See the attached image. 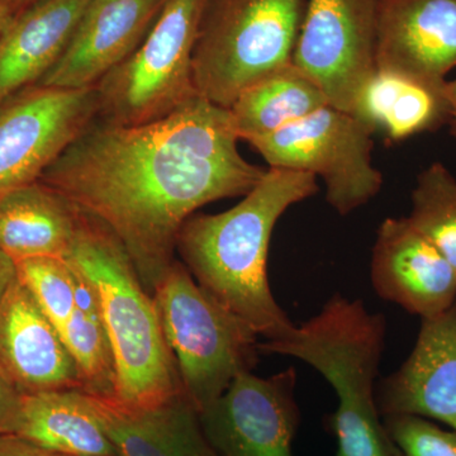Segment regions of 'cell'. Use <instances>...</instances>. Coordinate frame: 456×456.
I'll return each instance as SVG.
<instances>
[{
    "label": "cell",
    "mask_w": 456,
    "mask_h": 456,
    "mask_svg": "<svg viewBox=\"0 0 456 456\" xmlns=\"http://www.w3.org/2000/svg\"><path fill=\"white\" fill-rule=\"evenodd\" d=\"M73 269L75 307L60 336L79 371L82 391L95 397L112 398L116 382L112 346L97 294L89 281L74 266Z\"/></svg>",
    "instance_id": "23"
},
{
    "label": "cell",
    "mask_w": 456,
    "mask_h": 456,
    "mask_svg": "<svg viewBox=\"0 0 456 456\" xmlns=\"http://www.w3.org/2000/svg\"><path fill=\"white\" fill-rule=\"evenodd\" d=\"M370 279L380 298L422 318L456 301V270L408 218H387L377 231Z\"/></svg>",
    "instance_id": "12"
},
{
    "label": "cell",
    "mask_w": 456,
    "mask_h": 456,
    "mask_svg": "<svg viewBox=\"0 0 456 456\" xmlns=\"http://www.w3.org/2000/svg\"><path fill=\"white\" fill-rule=\"evenodd\" d=\"M90 398L118 456H217L184 395L146 410L112 398Z\"/></svg>",
    "instance_id": "18"
},
{
    "label": "cell",
    "mask_w": 456,
    "mask_h": 456,
    "mask_svg": "<svg viewBox=\"0 0 456 456\" xmlns=\"http://www.w3.org/2000/svg\"><path fill=\"white\" fill-rule=\"evenodd\" d=\"M377 70L432 83L456 68V0H378Z\"/></svg>",
    "instance_id": "15"
},
{
    "label": "cell",
    "mask_w": 456,
    "mask_h": 456,
    "mask_svg": "<svg viewBox=\"0 0 456 456\" xmlns=\"http://www.w3.org/2000/svg\"><path fill=\"white\" fill-rule=\"evenodd\" d=\"M0 456H65L36 445L16 435L0 436Z\"/></svg>",
    "instance_id": "28"
},
{
    "label": "cell",
    "mask_w": 456,
    "mask_h": 456,
    "mask_svg": "<svg viewBox=\"0 0 456 456\" xmlns=\"http://www.w3.org/2000/svg\"><path fill=\"white\" fill-rule=\"evenodd\" d=\"M378 0H307L293 64L350 113L377 70Z\"/></svg>",
    "instance_id": "10"
},
{
    "label": "cell",
    "mask_w": 456,
    "mask_h": 456,
    "mask_svg": "<svg viewBox=\"0 0 456 456\" xmlns=\"http://www.w3.org/2000/svg\"><path fill=\"white\" fill-rule=\"evenodd\" d=\"M380 416L436 419L456 432V301L448 311L422 318L408 358L377 384Z\"/></svg>",
    "instance_id": "14"
},
{
    "label": "cell",
    "mask_w": 456,
    "mask_h": 456,
    "mask_svg": "<svg viewBox=\"0 0 456 456\" xmlns=\"http://www.w3.org/2000/svg\"><path fill=\"white\" fill-rule=\"evenodd\" d=\"M83 220L75 204L38 180L0 197V250L16 263L64 259Z\"/></svg>",
    "instance_id": "19"
},
{
    "label": "cell",
    "mask_w": 456,
    "mask_h": 456,
    "mask_svg": "<svg viewBox=\"0 0 456 456\" xmlns=\"http://www.w3.org/2000/svg\"><path fill=\"white\" fill-rule=\"evenodd\" d=\"M446 93H448L450 103L449 130L452 136L456 137V77L455 79L448 80Z\"/></svg>",
    "instance_id": "30"
},
{
    "label": "cell",
    "mask_w": 456,
    "mask_h": 456,
    "mask_svg": "<svg viewBox=\"0 0 456 456\" xmlns=\"http://www.w3.org/2000/svg\"><path fill=\"white\" fill-rule=\"evenodd\" d=\"M248 143L270 167L322 178L327 203L338 215L365 206L382 189V173L371 163L373 134L353 114L331 104Z\"/></svg>",
    "instance_id": "8"
},
{
    "label": "cell",
    "mask_w": 456,
    "mask_h": 456,
    "mask_svg": "<svg viewBox=\"0 0 456 456\" xmlns=\"http://www.w3.org/2000/svg\"><path fill=\"white\" fill-rule=\"evenodd\" d=\"M307 0H208L193 55L197 94L230 108L292 64Z\"/></svg>",
    "instance_id": "6"
},
{
    "label": "cell",
    "mask_w": 456,
    "mask_h": 456,
    "mask_svg": "<svg viewBox=\"0 0 456 456\" xmlns=\"http://www.w3.org/2000/svg\"><path fill=\"white\" fill-rule=\"evenodd\" d=\"M317 191L314 174L269 167L235 207L193 215L180 231L176 251L191 277L264 341L278 340L294 329L270 289L273 231L289 207Z\"/></svg>",
    "instance_id": "2"
},
{
    "label": "cell",
    "mask_w": 456,
    "mask_h": 456,
    "mask_svg": "<svg viewBox=\"0 0 456 456\" xmlns=\"http://www.w3.org/2000/svg\"><path fill=\"white\" fill-rule=\"evenodd\" d=\"M8 5H11L17 13H20L23 9L28 8L29 5L35 4L38 0H4Z\"/></svg>",
    "instance_id": "32"
},
{
    "label": "cell",
    "mask_w": 456,
    "mask_h": 456,
    "mask_svg": "<svg viewBox=\"0 0 456 456\" xmlns=\"http://www.w3.org/2000/svg\"><path fill=\"white\" fill-rule=\"evenodd\" d=\"M207 2L164 0L140 46L95 86L101 121H159L197 97L193 55Z\"/></svg>",
    "instance_id": "7"
},
{
    "label": "cell",
    "mask_w": 456,
    "mask_h": 456,
    "mask_svg": "<svg viewBox=\"0 0 456 456\" xmlns=\"http://www.w3.org/2000/svg\"><path fill=\"white\" fill-rule=\"evenodd\" d=\"M90 0H38L0 37V108L41 82L64 53Z\"/></svg>",
    "instance_id": "17"
},
{
    "label": "cell",
    "mask_w": 456,
    "mask_h": 456,
    "mask_svg": "<svg viewBox=\"0 0 456 456\" xmlns=\"http://www.w3.org/2000/svg\"><path fill=\"white\" fill-rule=\"evenodd\" d=\"M18 279L16 261L0 250V307Z\"/></svg>",
    "instance_id": "29"
},
{
    "label": "cell",
    "mask_w": 456,
    "mask_h": 456,
    "mask_svg": "<svg viewBox=\"0 0 456 456\" xmlns=\"http://www.w3.org/2000/svg\"><path fill=\"white\" fill-rule=\"evenodd\" d=\"M164 0H90L64 53L37 84L94 88L140 46Z\"/></svg>",
    "instance_id": "13"
},
{
    "label": "cell",
    "mask_w": 456,
    "mask_h": 456,
    "mask_svg": "<svg viewBox=\"0 0 456 456\" xmlns=\"http://www.w3.org/2000/svg\"><path fill=\"white\" fill-rule=\"evenodd\" d=\"M0 374L20 395L83 388L60 332L20 279L0 307Z\"/></svg>",
    "instance_id": "16"
},
{
    "label": "cell",
    "mask_w": 456,
    "mask_h": 456,
    "mask_svg": "<svg viewBox=\"0 0 456 456\" xmlns=\"http://www.w3.org/2000/svg\"><path fill=\"white\" fill-rule=\"evenodd\" d=\"M65 456H118L86 392L22 395L14 434Z\"/></svg>",
    "instance_id": "21"
},
{
    "label": "cell",
    "mask_w": 456,
    "mask_h": 456,
    "mask_svg": "<svg viewBox=\"0 0 456 456\" xmlns=\"http://www.w3.org/2000/svg\"><path fill=\"white\" fill-rule=\"evenodd\" d=\"M408 221L439 248L456 270V178L443 163L419 174Z\"/></svg>",
    "instance_id": "24"
},
{
    "label": "cell",
    "mask_w": 456,
    "mask_h": 456,
    "mask_svg": "<svg viewBox=\"0 0 456 456\" xmlns=\"http://www.w3.org/2000/svg\"><path fill=\"white\" fill-rule=\"evenodd\" d=\"M92 285L112 346L114 395L125 407L146 410L183 395L152 294L141 283L121 242L84 213L64 257Z\"/></svg>",
    "instance_id": "4"
},
{
    "label": "cell",
    "mask_w": 456,
    "mask_h": 456,
    "mask_svg": "<svg viewBox=\"0 0 456 456\" xmlns=\"http://www.w3.org/2000/svg\"><path fill=\"white\" fill-rule=\"evenodd\" d=\"M329 104L310 77L289 64L245 89L228 108L240 140L268 136Z\"/></svg>",
    "instance_id": "22"
},
{
    "label": "cell",
    "mask_w": 456,
    "mask_h": 456,
    "mask_svg": "<svg viewBox=\"0 0 456 456\" xmlns=\"http://www.w3.org/2000/svg\"><path fill=\"white\" fill-rule=\"evenodd\" d=\"M387 329L382 312L338 293L284 338L259 342L260 353L302 360L331 384L338 397L330 419L336 456H403L384 428L375 399Z\"/></svg>",
    "instance_id": "3"
},
{
    "label": "cell",
    "mask_w": 456,
    "mask_h": 456,
    "mask_svg": "<svg viewBox=\"0 0 456 456\" xmlns=\"http://www.w3.org/2000/svg\"><path fill=\"white\" fill-rule=\"evenodd\" d=\"M230 110L197 95L137 126L97 118L42 174L123 246L150 294L175 263L180 231L197 209L246 196L266 170L248 163Z\"/></svg>",
    "instance_id": "1"
},
{
    "label": "cell",
    "mask_w": 456,
    "mask_h": 456,
    "mask_svg": "<svg viewBox=\"0 0 456 456\" xmlns=\"http://www.w3.org/2000/svg\"><path fill=\"white\" fill-rule=\"evenodd\" d=\"M20 402L22 395L0 374V436L14 434Z\"/></svg>",
    "instance_id": "27"
},
{
    "label": "cell",
    "mask_w": 456,
    "mask_h": 456,
    "mask_svg": "<svg viewBox=\"0 0 456 456\" xmlns=\"http://www.w3.org/2000/svg\"><path fill=\"white\" fill-rule=\"evenodd\" d=\"M384 428L403 456H456V432L446 431L424 417H383Z\"/></svg>",
    "instance_id": "26"
},
{
    "label": "cell",
    "mask_w": 456,
    "mask_h": 456,
    "mask_svg": "<svg viewBox=\"0 0 456 456\" xmlns=\"http://www.w3.org/2000/svg\"><path fill=\"white\" fill-rule=\"evenodd\" d=\"M17 14V12L11 5H8L4 0H0V37H2L3 33L8 28V26L11 25L12 20L16 18Z\"/></svg>",
    "instance_id": "31"
},
{
    "label": "cell",
    "mask_w": 456,
    "mask_h": 456,
    "mask_svg": "<svg viewBox=\"0 0 456 456\" xmlns=\"http://www.w3.org/2000/svg\"><path fill=\"white\" fill-rule=\"evenodd\" d=\"M18 279L51 323L61 331L75 307V272L61 257L18 261Z\"/></svg>",
    "instance_id": "25"
},
{
    "label": "cell",
    "mask_w": 456,
    "mask_h": 456,
    "mask_svg": "<svg viewBox=\"0 0 456 456\" xmlns=\"http://www.w3.org/2000/svg\"><path fill=\"white\" fill-rule=\"evenodd\" d=\"M446 84L375 70L350 114L371 134H382L393 142L437 131L450 119Z\"/></svg>",
    "instance_id": "20"
},
{
    "label": "cell",
    "mask_w": 456,
    "mask_h": 456,
    "mask_svg": "<svg viewBox=\"0 0 456 456\" xmlns=\"http://www.w3.org/2000/svg\"><path fill=\"white\" fill-rule=\"evenodd\" d=\"M296 368L268 378L239 375L220 398L198 413L217 456H293L301 422Z\"/></svg>",
    "instance_id": "11"
},
{
    "label": "cell",
    "mask_w": 456,
    "mask_h": 456,
    "mask_svg": "<svg viewBox=\"0 0 456 456\" xmlns=\"http://www.w3.org/2000/svg\"><path fill=\"white\" fill-rule=\"evenodd\" d=\"M184 397L198 413L253 371L259 336L175 260L152 293Z\"/></svg>",
    "instance_id": "5"
},
{
    "label": "cell",
    "mask_w": 456,
    "mask_h": 456,
    "mask_svg": "<svg viewBox=\"0 0 456 456\" xmlns=\"http://www.w3.org/2000/svg\"><path fill=\"white\" fill-rule=\"evenodd\" d=\"M97 89L35 86L0 108V197L41 179L98 118Z\"/></svg>",
    "instance_id": "9"
}]
</instances>
